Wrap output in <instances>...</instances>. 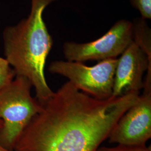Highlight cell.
<instances>
[{
  "instance_id": "2",
  "label": "cell",
  "mask_w": 151,
  "mask_h": 151,
  "mask_svg": "<svg viewBox=\"0 0 151 151\" xmlns=\"http://www.w3.org/2000/svg\"><path fill=\"white\" fill-rule=\"evenodd\" d=\"M57 0H32L27 18L4 32L6 60L16 76L28 80L35 89L36 99L43 105L54 92L49 86L44 75L46 60L53 40L44 22L47 6Z\"/></svg>"
},
{
  "instance_id": "10",
  "label": "cell",
  "mask_w": 151,
  "mask_h": 151,
  "mask_svg": "<svg viewBox=\"0 0 151 151\" xmlns=\"http://www.w3.org/2000/svg\"><path fill=\"white\" fill-rule=\"evenodd\" d=\"M132 6L140 12L145 20L151 19V0H129Z\"/></svg>"
},
{
  "instance_id": "1",
  "label": "cell",
  "mask_w": 151,
  "mask_h": 151,
  "mask_svg": "<svg viewBox=\"0 0 151 151\" xmlns=\"http://www.w3.org/2000/svg\"><path fill=\"white\" fill-rule=\"evenodd\" d=\"M139 92L99 100L68 81L23 131L18 151H96Z\"/></svg>"
},
{
  "instance_id": "8",
  "label": "cell",
  "mask_w": 151,
  "mask_h": 151,
  "mask_svg": "<svg viewBox=\"0 0 151 151\" xmlns=\"http://www.w3.org/2000/svg\"><path fill=\"white\" fill-rule=\"evenodd\" d=\"M133 24V41L137 44L151 61V31L145 19H136Z\"/></svg>"
},
{
  "instance_id": "11",
  "label": "cell",
  "mask_w": 151,
  "mask_h": 151,
  "mask_svg": "<svg viewBox=\"0 0 151 151\" xmlns=\"http://www.w3.org/2000/svg\"><path fill=\"white\" fill-rule=\"evenodd\" d=\"M96 151H151V146H129L119 145L114 147H99Z\"/></svg>"
},
{
  "instance_id": "5",
  "label": "cell",
  "mask_w": 151,
  "mask_h": 151,
  "mask_svg": "<svg viewBox=\"0 0 151 151\" xmlns=\"http://www.w3.org/2000/svg\"><path fill=\"white\" fill-rule=\"evenodd\" d=\"M134 40L133 22L120 20L101 38L85 43L67 42L63 44L65 58L68 61L83 62L116 58Z\"/></svg>"
},
{
  "instance_id": "13",
  "label": "cell",
  "mask_w": 151,
  "mask_h": 151,
  "mask_svg": "<svg viewBox=\"0 0 151 151\" xmlns=\"http://www.w3.org/2000/svg\"><path fill=\"white\" fill-rule=\"evenodd\" d=\"M2 125H3L2 121L1 120H0V129L2 128Z\"/></svg>"
},
{
  "instance_id": "4",
  "label": "cell",
  "mask_w": 151,
  "mask_h": 151,
  "mask_svg": "<svg viewBox=\"0 0 151 151\" xmlns=\"http://www.w3.org/2000/svg\"><path fill=\"white\" fill-rule=\"evenodd\" d=\"M118 58L103 60L93 66L82 62L55 60L49 67L50 73L67 78L76 88L99 100L112 96Z\"/></svg>"
},
{
  "instance_id": "9",
  "label": "cell",
  "mask_w": 151,
  "mask_h": 151,
  "mask_svg": "<svg viewBox=\"0 0 151 151\" xmlns=\"http://www.w3.org/2000/svg\"><path fill=\"white\" fill-rule=\"evenodd\" d=\"M16 74L6 58L0 57V92L15 78Z\"/></svg>"
},
{
  "instance_id": "3",
  "label": "cell",
  "mask_w": 151,
  "mask_h": 151,
  "mask_svg": "<svg viewBox=\"0 0 151 151\" xmlns=\"http://www.w3.org/2000/svg\"><path fill=\"white\" fill-rule=\"evenodd\" d=\"M32 87L26 78L16 76L0 92V120L3 123L0 142L4 146L15 145L32 119L42 110L43 105L31 95Z\"/></svg>"
},
{
  "instance_id": "7",
  "label": "cell",
  "mask_w": 151,
  "mask_h": 151,
  "mask_svg": "<svg viewBox=\"0 0 151 151\" xmlns=\"http://www.w3.org/2000/svg\"><path fill=\"white\" fill-rule=\"evenodd\" d=\"M151 76V61L133 41L118 58L114 76L113 97L138 92L143 87V77Z\"/></svg>"
},
{
  "instance_id": "12",
  "label": "cell",
  "mask_w": 151,
  "mask_h": 151,
  "mask_svg": "<svg viewBox=\"0 0 151 151\" xmlns=\"http://www.w3.org/2000/svg\"><path fill=\"white\" fill-rule=\"evenodd\" d=\"M0 151H9L0 143Z\"/></svg>"
},
{
  "instance_id": "6",
  "label": "cell",
  "mask_w": 151,
  "mask_h": 151,
  "mask_svg": "<svg viewBox=\"0 0 151 151\" xmlns=\"http://www.w3.org/2000/svg\"><path fill=\"white\" fill-rule=\"evenodd\" d=\"M137 101L121 116L109 135L110 143L119 145H146L151 137V81L145 80Z\"/></svg>"
}]
</instances>
